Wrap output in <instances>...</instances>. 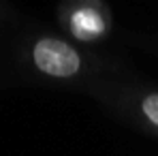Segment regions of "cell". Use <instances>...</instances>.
<instances>
[{
  "label": "cell",
  "mask_w": 158,
  "mask_h": 156,
  "mask_svg": "<svg viewBox=\"0 0 158 156\" xmlns=\"http://www.w3.org/2000/svg\"><path fill=\"white\" fill-rule=\"evenodd\" d=\"M28 66L45 81L75 83L85 79L92 71V58L69 39L56 34H39L26 47Z\"/></svg>",
  "instance_id": "6da1fadb"
},
{
  "label": "cell",
  "mask_w": 158,
  "mask_h": 156,
  "mask_svg": "<svg viewBox=\"0 0 158 156\" xmlns=\"http://www.w3.org/2000/svg\"><path fill=\"white\" fill-rule=\"evenodd\" d=\"M58 22L75 45H96L113 30L111 9L103 0H69L58 9Z\"/></svg>",
  "instance_id": "7a4b0ae2"
},
{
  "label": "cell",
  "mask_w": 158,
  "mask_h": 156,
  "mask_svg": "<svg viewBox=\"0 0 158 156\" xmlns=\"http://www.w3.org/2000/svg\"><path fill=\"white\" fill-rule=\"evenodd\" d=\"M132 109L137 118L148 124L152 130H158V92L156 90H145L137 92L132 99Z\"/></svg>",
  "instance_id": "3957f363"
}]
</instances>
